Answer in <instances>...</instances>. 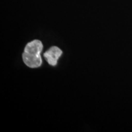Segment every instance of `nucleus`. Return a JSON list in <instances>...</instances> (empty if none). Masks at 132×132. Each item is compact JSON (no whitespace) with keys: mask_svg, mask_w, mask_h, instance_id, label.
<instances>
[{"mask_svg":"<svg viewBox=\"0 0 132 132\" xmlns=\"http://www.w3.org/2000/svg\"><path fill=\"white\" fill-rule=\"evenodd\" d=\"M43 49L42 42L34 40L29 42L24 48L23 59L24 64L30 68H37L42 64L40 53Z\"/></svg>","mask_w":132,"mask_h":132,"instance_id":"nucleus-1","label":"nucleus"},{"mask_svg":"<svg viewBox=\"0 0 132 132\" xmlns=\"http://www.w3.org/2000/svg\"><path fill=\"white\" fill-rule=\"evenodd\" d=\"M62 53L61 50L57 47L53 46L44 54V56L50 65L55 66L56 65L57 60L61 56Z\"/></svg>","mask_w":132,"mask_h":132,"instance_id":"nucleus-2","label":"nucleus"}]
</instances>
